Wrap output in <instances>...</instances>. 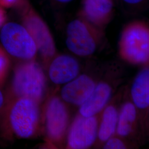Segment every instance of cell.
Segmentation results:
<instances>
[{"label":"cell","mask_w":149,"mask_h":149,"mask_svg":"<svg viewBox=\"0 0 149 149\" xmlns=\"http://www.w3.org/2000/svg\"><path fill=\"white\" fill-rule=\"evenodd\" d=\"M19 0H0V6L2 7H11L18 5Z\"/></svg>","instance_id":"obj_18"},{"label":"cell","mask_w":149,"mask_h":149,"mask_svg":"<svg viewBox=\"0 0 149 149\" xmlns=\"http://www.w3.org/2000/svg\"><path fill=\"white\" fill-rule=\"evenodd\" d=\"M80 64L68 55H61L53 60L49 68V77L54 84L65 85L79 75Z\"/></svg>","instance_id":"obj_10"},{"label":"cell","mask_w":149,"mask_h":149,"mask_svg":"<svg viewBox=\"0 0 149 149\" xmlns=\"http://www.w3.org/2000/svg\"><path fill=\"white\" fill-rule=\"evenodd\" d=\"M138 125V111L132 102H125L118 114L117 135L122 138H129L135 133Z\"/></svg>","instance_id":"obj_12"},{"label":"cell","mask_w":149,"mask_h":149,"mask_svg":"<svg viewBox=\"0 0 149 149\" xmlns=\"http://www.w3.org/2000/svg\"><path fill=\"white\" fill-rule=\"evenodd\" d=\"M6 21V14L2 7L0 6V27L3 26Z\"/></svg>","instance_id":"obj_19"},{"label":"cell","mask_w":149,"mask_h":149,"mask_svg":"<svg viewBox=\"0 0 149 149\" xmlns=\"http://www.w3.org/2000/svg\"><path fill=\"white\" fill-rule=\"evenodd\" d=\"M125 2L130 4H136L142 1L143 0H124Z\"/></svg>","instance_id":"obj_20"},{"label":"cell","mask_w":149,"mask_h":149,"mask_svg":"<svg viewBox=\"0 0 149 149\" xmlns=\"http://www.w3.org/2000/svg\"><path fill=\"white\" fill-rule=\"evenodd\" d=\"M66 44L70 52L80 56L91 55L96 52L97 38L86 23L75 19L68 24Z\"/></svg>","instance_id":"obj_6"},{"label":"cell","mask_w":149,"mask_h":149,"mask_svg":"<svg viewBox=\"0 0 149 149\" xmlns=\"http://www.w3.org/2000/svg\"><path fill=\"white\" fill-rule=\"evenodd\" d=\"M112 6L111 0H85L84 11L91 21L100 24L107 19Z\"/></svg>","instance_id":"obj_15"},{"label":"cell","mask_w":149,"mask_h":149,"mask_svg":"<svg viewBox=\"0 0 149 149\" xmlns=\"http://www.w3.org/2000/svg\"><path fill=\"white\" fill-rule=\"evenodd\" d=\"M4 103V98L3 96L2 95V93L1 92V91L0 90V109L2 108V107L3 104Z\"/></svg>","instance_id":"obj_21"},{"label":"cell","mask_w":149,"mask_h":149,"mask_svg":"<svg viewBox=\"0 0 149 149\" xmlns=\"http://www.w3.org/2000/svg\"><path fill=\"white\" fill-rule=\"evenodd\" d=\"M47 80L41 66L33 60L18 64L15 68L11 90L15 97H26L40 103L45 94Z\"/></svg>","instance_id":"obj_2"},{"label":"cell","mask_w":149,"mask_h":149,"mask_svg":"<svg viewBox=\"0 0 149 149\" xmlns=\"http://www.w3.org/2000/svg\"><path fill=\"white\" fill-rule=\"evenodd\" d=\"M56 1H59V2H68L71 1L72 0H56Z\"/></svg>","instance_id":"obj_22"},{"label":"cell","mask_w":149,"mask_h":149,"mask_svg":"<svg viewBox=\"0 0 149 149\" xmlns=\"http://www.w3.org/2000/svg\"><path fill=\"white\" fill-rule=\"evenodd\" d=\"M122 59L133 64H147L149 60V28L141 23L126 27L119 43Z\"/></svg>","instance_id":"obj_3"},{"label":"cell","mask_w":149,"mask_h":149,"mask_svg":"<svg viewBox=\"0 0 149 149\" xmlns=\"http://www.w3.org/2000/svg\"><path fill=\"white\" fill-rule=\"evenodd\" d=\"M10 66V60L6 52L0 48V85L5 80Z\"/></svg>","instance_id":"obj_17"},{"label":"cell","mask_w":149,"mask_h":149,"mask_svg":"<svg viewBox=\"0 0 149 149\" xmlns=\"http://www.w3.org/2000/svg\"><path fill=\"white\" fill-rule=\"evenodd\" d=\"M132 102L138 111H146L149 106V69L145 67L136 75L130 90Z\"/></svg>","instance_id":"obj_13"},{"label":"cell","mask_w":149,"mask_h":149,"mask_svg":"<svg viewBox=\"0 0 149 149\" xmlns=\"http://www.w3.org/2000/svg\"><path fill=\"white\" fill-rule=\"evenodd\" d=\"M119 111L114 104H109L103 109L101 119L99 121L97 139L101 143L115 135L117 126Z\"/></svg>","instance_id":"obj_14"},{"label":"cell","mask_w":149,"mask_h":149,"mask_svg":"<svg viewBox=\"0 0 149 149\" xmlns=\"http://www.w3.org/2000/svg\"><path fill=\"white\" fill-rule=\"evenodd\" d=\"M112 86L107 81L96 84L90 97L80 106L79 114L84 117L97 116L108 104L112 97Z\"/></svg>","instance_id":"obj_11"},{"label":"cell","mask_w":149,"mask_h":149,"mask_svg":"<svg viewBox=\"0 0 149 149\" xmlns=\"http://www.w3.org/2000/svg\"><path fill=\"white\" fill-rule=\"evenodd\" d=\"M96 84L88 74L79 75L64 85L60 92L61 98L64 102L80 106L90 97Z\"/></svg>","instance_id":"obj_9"},{"label":"cell","mask_w":149,"mask_h":149,"mask_svg":"<svg viewBox=\"0 0 149 149\" xmlns=\"http://www.w3.org/2000/svg\"><path fill=\"white\" fill-rule=\"evenodd\" d=\"M99 121L97 116H77L69 128L67 148L86 149L93 146L97 139Z\"/></svg>","instance_id":"obj_7"},{"label":"cell","mask_w":149,"mask_h":149,"mask_svg":"<svg viewBox=\"0 0 149 149\" xmlns=\"http://www.w3.org/2000/svg\"><path fill=\"white\" fill-rule=\"evenodd\" d=\"M7 120L11 132L16 136L32 138L39 127V103L31 98L15 97L8 107Z\"/></svg>","instance_id":"obj_1"},{"label":"cell","mask_w":149,"mask_h":149,"mask_svg":"<svg viewBox=\"0 0 149 149\" xmlns=\"http://www.w3.org/2000/svg\"><path fill=\"white\" fill-rule=\"evenodd\" d=\"M23 24L36 43L38 52L47 63L56 52L53 38L47 26L33 12H29L25 15Z\"/></svg>","instance_id":"obj_8"},{"label":"cell","mask_w":149,"mask_h":149,"mask_svg":"<svg viewBox=\"0 0 149 149\" xmlns=\"http://www.w3.org/2000/svg\"><path fill=\"white\" fill-rule=\"evenodd\" d=\"M69 120V112L65 102L57 96L50 98L44 111L45 131L50 141L57 143L63 140Z\"/></svg>","instance_id":"obj_5"},{"label":"cell","mask_w":149,"mask_h":149,"mask_svg":"<svg viewBox=\"0 0 149 149\" xmlns=\"http://www.w3.org/2000/svg\"><path fill=\"white\" fill-rule=\"evenodd\" d=\"M0 40L7 53L24 60H31L37 53L36 43L24 26L10 22L3 24Z\"/></svg>","instance_id":"obj_4"},{"label":"cell","mask_w":149,"mask_h":149,"mask_svg":"<svg viewBox=\"0 0 149 149\" xmlns=\"http://www.w3.org/2000/svg\"><path fill=\"white\" fill-rule=\"evenodd\" d=\"M128 147L129 146L124 139L114 135L104 143L103 149H128Z\"/></svg>","instance_id":"obj_16"}]
</instances>
